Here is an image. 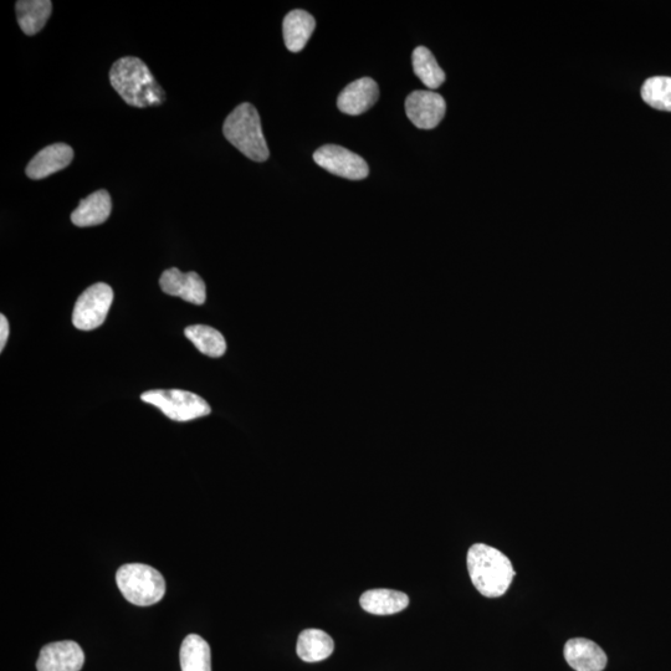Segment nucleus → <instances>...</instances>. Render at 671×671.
Listing matches in <instances>:
<instances>
[{
    "mask_svg": "<svg viewBox=\"0 0 671 671\" xmlns=\"http://www.w3.org/2000/svg\"><path fill=\"white\" fill-rule=\"evenodd\" d=\"M379 89L375 80L362 78L353 81L338 96L337 106L343 114L358 116L375 106Z\"/></svg>",
    "mask_w": 671,
    "mask_h": 671,
    "instance_id": "obj_11",
    "label": "nucleus"
},
{
    "mask_svg": "<svg viewBox=\"0 0 671 671\" xmlns=\"http://www.w3.org/2000/svg\"><path fill=\"white\" fill-rule=\"evenodd\" d=\"M642 97L653 109L671 112V78L655 76L648 79L642 87Z\"/></svg>",
    "mask_w": 671,
    "mask_h": 671,
    "instance_id": "obj_22",
    "label": "nucleus"
},
{
    "mask_svg": "<svg viewBox=\"0 0 671 671\" xmlns=\"http://www.w3.org/2000/svg\"><path fill=\"white\" fill-rule=\"evenodd\" d=\"M316 29V20L305 10L296 9L286 15L283 32L286 48L299 53L305 48Z\"/></svg>",
    "mask_w": 671,
    "mask_h": 671,
    "instance_id": "obj_16",
    "label": "nucleus"
},
{
    "mask_svg": "<svg viewBox=\"0 0 671 671\" xmlns=\"http://www.w3.org/2000/svg\"><path fill=\"white\" fill-rule=\"evenodd\" d=\"M334 650V639L321 629H306L297 639V655L306 663L322 662L330 658Z\"/></svg>",
    "mask_w": 671,
    "mask_h": 671,
    "instance_id": "obj_17",
    "label": "nucleus"
},
{
    "mask_svg": "<svg viewBox=\"0 0 671 671\" xmlns=\"http://www.w3.org/2000/svg\"><path fill=\"white\" fill-rule=\"evenodd\" d=\"M184 335L208 357H222L227 352V342L218 330L206 325H193L184 330Z\"/></svg>",
    "mask_w": 671,
    "mask_h": 671,
    "instance_id": "obj_20",
    "label": "nucleus"
},
{
    "mask_svg": "<svg viewBox=\"0 0 671 671\" xmlns=\"http://www.w3.org/2000/svg\"><path fill=\"white\" fill-rule=\"evenodd\" d=\"M114 301L111 286L99 283L90 286L76 301L73 324L81 331H92L104 324Z\"/></svg>",
    "mask_w": 671,
    "mask_h": 671,
    "instance_id": "obj_6",
    "label": "nucleus"
},
{
    "mask_svg": "<svg viewBox=\"0 0 671 671\" xmlns=\"http://www.w3.org/2000/svg\"><path fill=\"white\" fill-rule=\"evenodd\" d=\"M20 28L27 35H35L45 27L53 10L50 0H19L15 4Z\"/></svg>",
    "mask_w": 671,
    "mask_h": 671,
    "instance_id": "obj_18",
    "label": "nucleus"
},
{
    "mask_svg": "<svg viewBox=\"0 0 671 671\" xmlns=\"http://www.w3.org/2000/svg\"><path fill=\"white\" fill-rule=\"evenodd\" d=\"M466 562L471 582L486 598L504 596L516 576L509 557L489 545L471 546Z\"/></svg>",
    "mask_w": 671,
    "mask_h": 671,
    "instance_id": "obj_2",
    "label": "nucleus"
},
{
    "mask_svg": "<svg viewBox=\"0 0 671 671\" xmlns=\"http://www.w3.org/2000/svg\"><path fill=\"white\" fill-rule=\"evenodd\" d=\"M412 59L414 73L428 89L435 90L444 84L445 73L440 68L437 59L434 58L432 51L419 46L413 51Z\"/></svg>",
    "mask_w": 671,
    "mask_h": 671,
    "instance_id": "obj_21",
    "label": "nucleus"
},
{
    "mask_svg": "<svg viewBox=\"0 0 671 671\" xmlns=\"http://www.w3.org/2000/svg\"><path fill=\"white\" fill-rule=\"evenodd\" d=\"M111 209L110 194L101 189L80 202L79 207L71 214V222L80 228L95 227L109 219Z\"/></svg>",
    "mask_w": 671,
    "mask_h": 671,
    "instance_id": "obj_14",
    "label": "nucleus"
},
{
    "mask_svg": "<svg viewBox=\"0 0 671 671\" xmlns=\"http://www.w3.org/2000/svg\"><path fill=\"white\" fill-rule=\"evenodd\" d=\"M563 653L568 665L576 671H603L607 667V654L598 644L586 638L568 640Z\"/></svg>",
    "mask_w": 671,
    "mask_h": 671,
    "instance_id": "obj_12",
    "label": "nucleus"
},
{
    "mask_svg": "<svg viewBox=\"0 0 671 671\" xmlns=\"http://www.w3.org/2000/svg\"><path fill=\"white\" fill-rule=\"evenodd\" d=\"M110 83L127 105L138 109L160 106L166 101L165 90L148 66L135 56H126L112 65Z\"/></svg>",
    "mask_w": 671,
    "mask_h": 671,
    "instance_id": "obj_1",
    "label": "nucleus"
},
{
    "mask_svg": "<svg viewBox=\"0 0 671 671\" xmlns=\"http://www.w3.org/2000/svg\"><path fill=\"white\" fill-rule=\"evenodd\" d=\"M360 604L366 612L375 616H392L408 607L409 598L406 593L379 588L363 593Z\"/></svg>",
    "mask_w": 671,
    "mask_h": 671,
    "instance_id": "obj_15",
    "label": "nucleus"
},
{
    "mask_svg": "<svg viewBox=\"0 0 671 671\" xmlns=\"http://www.w3.org/2000/svg\"><path fill=\"white\" fill-rule=\"evenodd\" d=\"M85 664V654L80 645L71 640L46 644L40 650L38 671H80Z\"/></svg>",
    "mask_w": 671,
    "mask_h": 671,
    "instance_id": "obj_9",
    "label": "nucleus"
},
{
    "mask_svg": "<svg viewBox=\"0 0 671 671\" xmlns=\"http://www.w3.org/2000/svg\"><path fill=\"white\" fill-rule=\"evenodd\" d=\"M179 659L182 671H212V653L201 635L189 634L183 640Z\"/></svg>",
    "mask_w": 671,
    "mask_h": 671,
    "instance_id": "obj_19",
    "label": "nucleus"
},
{
    "mask_svg": "<svg viewBox=\"0 0 671 671\" xmlns=\"http://www.w3.org/2000/svg\"><path fill=\"white\" fill-rule=\"evenodd\" d=\"M143 402L161 409L163 414L176 422H189V420L209 416L212 409L202 397L197 394L181 391V389H156L142 394Z\"/></svg>",
    "mask_w": 671,
    "mask_h": 671,
    "instance_id": "obj_5",
    "label": "nucleus"
},
{
    "mask_svg": "<svg viewBox=\"0 0 671 671\" xmlns=\"http://www.w3.org/2000/svg\"><path fill=\"white\" fill-rule=\"evenodd\" d=\"M116 582L127 601L138 607L153 606L165 597V578L156 568L143 563L121 566L116 573Z\"/></svg>",
    "mask_w": 671,
    "mask_h": 671,
    "instance_id": "obj_4",
    "label": "nucleus"
},
{
    "mask_svg": "<svg viewBox=\"0 0 671 671\" xmlns=\"http://www.w3.org/2000/svg\"><path fill=\"white\" fill-rule=\"evenodd\" d=\"M314 160L320 167L335 176L360 181L370 173V168L362 157L345 147L326 145L314 153Z\"/></svg>",
    "mask_w": 671,
    "mask_h": 671,
    "instance_id": "obj_7",
    "label": "nucleus"
},
{
    "mask_svg": "<svg viewBox=\"0 0 671 671\" xmlns=\"http://www.w3.org/2000/svg\"><path fill=\"white\" fill-rule=\"evenodd\" d=\"M74 160V150L65 143H55L45 147L35 155L27 167L30 179H44L59 171H63Z\"/></svg>",
    "mask_w": 671,
    "mask_h": 671,
    "instance_id": "obj_13",
    "label": "nucleus"
},
{
    "mask_svg": "<svg viewBox=\"0 0 671 671\" xmlns=\"http://www.w3.org/2000/svg\"><path fill=\"white\" fill-rule=\"evenodd\" d=\"M160 285L163 293L181 297L193 305H203L207 300V289L203 279L197 273H182L177 268L168 269L162 274Z\"/></svg>",
    "mask_w": 671,
    "mask_h": 671,
    "instance_id": "obj_10",
    "label": "nucleus"
},
{
    "mask_svg": "<svg viewBox=\"0 0 671 671\" xmlns=\"http://www.w3.org/2000/svg\"><path fill=\"white\" fill-rule=\"evenodd\" d=\"M408 119L422 130H432L444 119L447 104L442 95L434 91H414L407 97Z\"/></svg>",
    "mask_w": 671,
    "mask_h": 671,
    "instance_id": "obj_8",
    "label": "nucleus"
},
{
    "mask_svg": "<svg viewBox=\"0 0 671 671\" xmlns=\"http://www.w3.org/2000/svg\"><path fill=\"white\" fill-rule=\"evenodd\" d=\"M225 138L245 157L265 162L270 156L258 110L252 104L239 105L223 125Z\"/></svg>",
    "mask_w": 671,
    "mask_h": 671,
    "instance_id": "obj_3",
    "label": "nucleus"
},
{
    "mask_svg": "<svg viewBox=\"0 0 671 671\" xmlns=\"http://www.w3.org/2000/svg\"><path fill=\"white\" fill-rule=\"evenodd\" d=\"M9 337V322L4 315L0 316V351L4 350Z\"/></svg>",
    "mask_w": 671,
    "mask_h": 671,
    "instance_id": "obj_23",
    "label": "nucleus"
}]
</instances>
